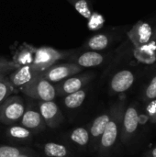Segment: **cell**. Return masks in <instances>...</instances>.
Listing matches in <instances>:
<instances>
[{"label":"cell","instance_id":"6da1fadb","mask_svg":"<svg viewBox=\"0 0 156 157\" xmlns=\"http://www.w3.org/2000/svg\"><path fill=\"white\" fill-rule=\"evenodd\" d=\"M74 50L61 51L51 47H40L36 48L32 66L38 73H42L51 65L57 63L61 60H67L68 57L74 52Z\"/></svg>","mask_w":156,"mask_h":157},{"label":"cell","instance_id":"7a4b0ae2","mask_svg":"<svg viewBox=\"0 0 156 157\" xmlns=\"http://www.w3.org/2000/svg\"><path fill=\"white\" fill-rule=\"evenodd\" d=\"M19 90L27 97L39 101L54 100L57 95L54 85L44 79L40 74Z\"/></svg>","mask_w":156,"mask_h":157},{"label":"cell","instance_id":"3957f363","mask_svg":"<svg viewBox=\"0 0 156 157\" xmlns=\"http://www.w3.org/2000/svg\"><path fill=\"white\" fill-rule=\"evenodd\" d=\"M25 109L26 105L21 97H8L0 106V122L6 125H13L18 122Z\"/></svg>","mask_w":156,"mask_h":157},{"label":"cell","instance_id":"277c9868","mask_svg":"<svg viewBox=\"0 0 156 157\" xmlns=\"http://www.w3.org/2000/svg\"><path fill=\"white\" fill-rule=\"evenodd\" d=\"M94 76L95 75L91 72L79 73L61 82L53 84L56 89V94L61 97H64L66 95L79 91L85 88V86L89 84V82L94 78Z\"/></svg>","mask_w":156,"mask_h":157},{"label":"cell","instance_id":"5b68a950","mask_svg":"<svg viewBox=\"0 0 156 157\" xmlns=\"http://www.w3.org/2000/svg\"><path fill=\"white\" fill-rule=\"evenodd\" d=\"M82 71L83 68L74 63H63L51 65L44 72L40 73V75L51 84H56L68 77L75 75Z\"/></svg>","mask_w":156,"mask_h":157},{"label":"cell","instance_id":"8992f818","mask_svg":"<svg viewBox=\"0 0 156 157\" xmlns=\"http://www.w3.org/2000/svg\"><path fill=\"white\" fill-rule=\"evenodd\" d=\"M127 35L134 47L139 48L154 40V29L149 23L140 20L128 31Z\"/></svg>","mask_w":156,"mask_h":157},{"label":"cell","instance_id":"52a82bcc","mask_svg":"<svg viewBox=\"0 0 156 157\" xmlns=\"http://www.w3.org/2000/svg\"><path fill=\"white\" fill-rule=\"evenodd\" d=\"M106 56L105 54L101 53L100 52L95 51H87L85 50L82 52H74L69 57V63H74L80 67L84 68H90L101 65L105 62Z\"/></svg>","mask_w":156,"mask_h":157},{"label":"cell","instance_id":"ba28073f","mask_svg":"<svg viewBox=\"0 0 156 157\" xmlns=\"http://www.w3.org/2000/svg\"><path fill=\"white\" fill-rule=\"evenodd\" d=\"M38 109L45 125L50 128H56L63 120L61 109L53 100L39 101Z\"/></svg>","mask_w":156,"mask_h":157},{"label":"cell","instance_id":"9c48e42d","mask_svg":"<svg viewBox=\"0 0 156 157\" xmlns=\"http://www.w3.org/2000/svg\"><path fill=\"white\" fill-rule=\"evenodd\" d=\"M38 75H40V73H38L35 68L31 64H29L17 68L9 74L7 79L14 88L20 89L21 87L29 84L31 80H33Z\"/></svg>","mask_w":156,"mask_h":157},{"label":"cell","instance_id":"30bf717a","mask_svg":"<svg viewBox=\"0 0 156 157\" xmlns=\"http://www.w3.org/2000/svg\"><path fill=\"white\" fill-rule=\"evenodd\" d=\"M19 122L21 123V126L25 127L30 132H39L43 131L45 128V123L40 114L39 109H36L33 106H29L26 108Z\"/></svg>","mask_w":156,"mask_h":157},{"label":"cell","instance_id":"8fae6325","mask_svg":"<svg viewBox=\"0 0 156 157\" xmlns=\"http://www.w3.org/2000/svg\"><path fill=\"white\" fill-rule=\"evenodd\" d=\"M134 82V75L130 70H121L114 75L110 81L111 90L115 93H122L128 90Z\"/></svg>","mask_w":156,"mask_h":157},{"label":"cell","instance_id":"7c38bea8","mask_svg":"<svg viewBox=\"0 0 156 157\" xmlns=\"http://www.w3.org/2000/svg\"><path fill=\"white\" fill-rule=\"evenodd\" d=\"M36 48L29 43L24 42L13 52L12 62L17 66H24L32 64Z\"/></svg>","mask_w":156,"mask_h":157},{"label":"cell","instance_id":"4fadbf2b","mask_svg":"<svg viewBox=\"0 0 156 157\" xmlns=\"http://www.w3.org/2000/svg\"><path fill=\"white\" fill-rule=\"evenodd\" d=\"M113 37L108 33H97L90 37L83 45L84 50L100 52L106 50L112 42Z\"/></svg>","mask_w":156,"mask_h":157},{"label":"cell","instance_id":"5bb4252c","mask_svg":"<svg viewBox=\"0 0 156 157\" xmlns=\"http://www.w3.org/2000/svg\"><path fill=\"white\" fill-rule=\"evenodd\" d=\"M118 137V123L116 120H110L100 137V149L102 151L111 148Z\"/></svg>","mask_w":156,"mask_h":157},{"label":"cell","instance_id":"9a60e30c","mask_svg":"<svg viewBox=\"0 0 156 157\" xmlns=\"http://www.w3.org/2000/svg\"><path fill=\"white\" fill-rule=\"evenodd\" d=\"M109 121H110V117L108 114H102L97 118H96L90 127V132H89L90 140L92 139L93 142H96L97 139H99L103 134Z\"/></svg>","mask_w":156,"mask_h":157},{"label":"cell","instance_id":"2e32d148","mask_svg":"<svg viewBox=\"0 0 156 157\" xmlns=\"http://www.w3.org/2000/svg\"><path fill=\"white\" fill-rule=\"evenodd\" d=\"M86 98V89L83 88L74 93L64 96L63 104L69 109H75L81 107Z\"/></svg>","mask_w":156,"mask_h":157},{"label":"cell","instance_id":"e0dca14e","mask_svg":"<svg viewBox=\"0 0 156 157\" xmlns=\"http://www.w3.org/2000/svg\"><path fill=\"white\" fill-rule=\"evenodd\" d=\"M138 124H139V117H138L137 110L132 107L128 108L123 119V126L125 132L129 134L133 133L137 130Z\"/></svg>","mask_w":156,"mask_h":157},{"label":"cell","instance_id":"ac0fdd59","mask_svg":"<svg viewBox=\"0 0 156 157\" xmlns=\"http://www.w3.org/2000/svg\"><path fill=\"white\" fill-rule=\"evenodd\" d=\"M43 153L48 157H66L69 154L68 149L64 145L52 142L43 145Z\"/></svg>","mask_w":156,"mask_h":157},{"label":"cell","instance_id":"d6986e66","mask_svg":"<svg viewBox=\"0 0 156 157\" xmlns=\"http://www.w3.org/2000/svg\"><path fill=\"white\" fill-rule=\"evenodd\" d=\"M70 139L74 144L84 147L90 143V134L86 128L78 127L72 131L70 134Z\"/></svg>","mask_w":156,"mask_h":157},{"label":"cell","instance_id":"ffe728a7","mask_svg":"<svg viewBox=\"0 0 156 157\" xmlns=\"http://www.w3.org/2000/svg\"><path fill=\"white\" fill-rule=\"evenodd\" d=\"M74 8L85 18L89 19L93 15V8L90 0H67Z\"/></svg>","mask_w":156,"mask_h":157},{"label":"cell","instance_id":"44dd1931","mask_svg":"<svg viewBox=\"0 0 156 157\" xmlns=\"http://www.w3.org/2000/svg\"><path fill=\"white\" fill-rule=\"evenodd\" d=\"M7 135L17 140H26L31 137L32 132L21 125H12L7 129Z\"/></svg>","mask_w":156,"mask_h":157},{"label":"cell","instance_id":"7402d4cb","mask_svg":"<svg viewBox=\"0 0 156 157\" xmlns=\"http://www.w3.org/2000/svg\"><path fill=\"white\" fill-rule=\"evenodd\" d=\"M15 92V88L10 84L7 77H4L0 80V106L1 104L13 93Z\"/></svg>","mask_w":156,"mask_h":157},{"label":"cell","instance_id":"603a6c76","mask_svg":"<svg viewBox=\"0 0 156 157\" xmlns=\"http://www.w3.org/2000/svg\"><path fill=\"white\" fill-rule=\"evenodd\" d=\"M26 153H27L26 149L8 146V145L0 146V157H17Z\"/></svg>","mask_w":156,"mask_h":157},{"label":"cell","instance_id":"cb8c5ba5","mask_svg":"<svg viewBox=\"0 0 156 157\" xmlns=\"http://www.w3.org/2000/svg\"><path fill=\"white\" fill-rule=\"evenodd\" d=\"M17 68L18 67L12 62V60L10 61L4 57H0V74L6 75Z\"/></svg>","mask_w":156,"mask_h":157},{"label":"cell","instance_id":"d4e9b609","mask_svg":"<svg viewBox=\"0 0 156 157\" xmlns=\"http://www.w3.org/2000/svg\"><path fill=\"white\" fill-rule=\"evenodd\" d=\"M146 97L148 98H156V76H154L150 82L149 86L146 88Z\"/></svg>","mask_w":156,"mask_h":157},{"label":"cell","instance_id":"484cf974","mask_svg":"<svg viewBox=\"0 0 156 157\" xmlns=\"http://www.w3.org/2000/svg\"><path fill=\"white\" fill-rule=\"evenodd\" d=\"M17 157H32V156L29 155L28 154H22V155H18V156H17Z\"/></svg>","mask_w":156,"mask_h":157},{"label":"cell","instance_id":"4316f807","mask_svg":"<svg viewBox=\"0 0 156 157\" xmlns=\"http://www.w3.org/2000/svg\"><path fill=\"white\" fill-rule=\"evenodd\" d=\"M154 40H156V29H154Z\"/></svg>","mask_w":156,"mask_h":157},{"label":"cell","instance_id":"83f0119b","mask_svg":"<svg viewBox=\"0 0 156 157\" xmlns=\"http://www.w3.org/2000/svg\"><path fill=\"white\" fill-rule=\"evenodd\" d=\"M153 156L156 157V148H154V151H153Z\"/></svg>","mask_w":156,"mask_h":157},{"label":"cell","instance_id":"f1b7e54d","mask_svg":"<svg viewBox=\"0 0 156 157\" xmlns=\"http://www.w3.org/2000/svg\"><path fill=\"white\" fill-rule=\"evenodd\" d=\"M6 75H2V74H0V80H1V79H3V78H4V77H6Z\"/></svg>","mask_w":156,"mask_h":157}]
</instances>
